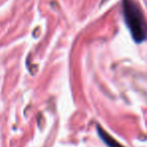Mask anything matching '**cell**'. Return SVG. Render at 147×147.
<instances>
[{"instance_id": "1", "label": "cell", "mask_w": 147, "mask_h": 147, "mask_svg": "<svg viewBox=\"0 0 147 147\" xmlns=\"http://www.w3.org/2000/svg\"><path fill=\"white\" fill-rule=\"evenodd\" d=\"M124 20L135 42L147 40V21L142 10L133 0H123Z\"/></svg>"}, {"instance_id": "2", "label": "cell", "mask_w": 147, "mask_h": 147, "mask_svg": "<svg viewBox=\"0 0 147 147\" xmlns=\"http://www.w3.org/2000/svg\"><path fill=\"white\" fill-rule=\"evenodd\" d=\"M97 131H98L99 137L102 139V141L108 147H125V146H123L120 142H118L115 138H113L110 134H108L106 130H104L103 128H101L99 125L97 126Z\"/></svg>"}]
</instances>
